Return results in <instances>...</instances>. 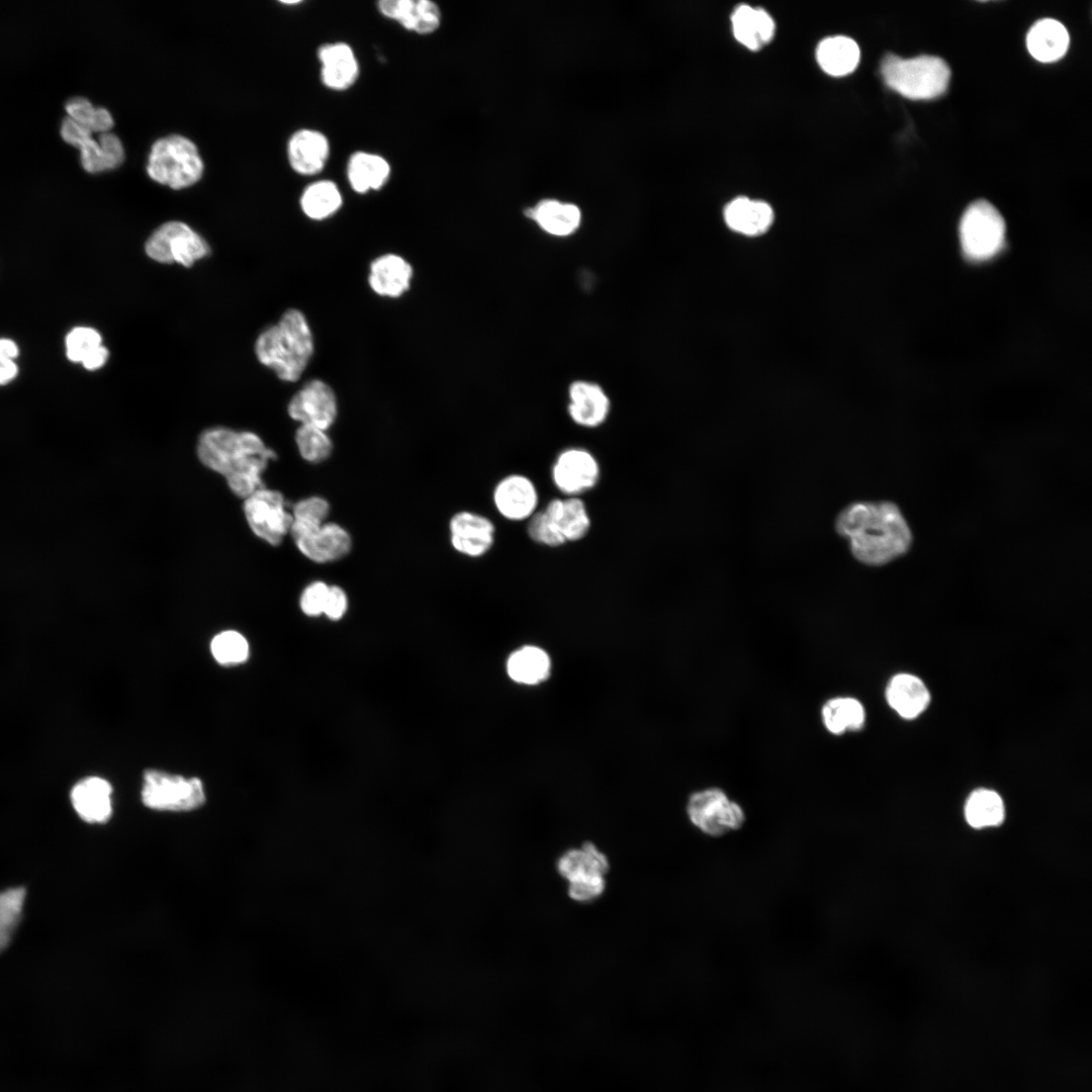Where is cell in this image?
Wrapping results in <instances>:
<instances>
[{
  "label": "cell",
  "instance_id": "6da1fadb",
  "mask_svg": "<svg viewBox=\"0 0 1092 1092\" xmlns=\"http://www.w3.org/2000/svg\"><path fill=\"white\" fill-rule=\"evenodd\" d=\"M837 533L849 543L862 564L882 566L905 555L912 532L900 509L891 502H856L836 518Z\"/></svg>",
  "mask_w": 1092,
  "mask_h": 1092
},
{
  "label": "cell",
  "instance_id": "7a4b0ae2",
  "mask_svg": "<svg viewBox=\"0 0 1092 1092\" xmlns=\"http://www.w3.org/2000/svg\"><path fill=\"white\" fill-rule=\"evenodd\" d=\"M197 455L203 465L221 474L232 491L246 498L264 487L262 473L275 452L252 432L212 428L202 433Z\"/></svg>",
  "mask_w": 1092,
  "mask_h": 1092
},
{
  "label": "cell",
  "instance_id": "3957f363",
  "mask_svg": "<svg viewBox=\"0 0 1092 1092\" xmlns=\"http://www.w3.org/2000/svg\"><path fill=\"white\" fill-rule=\"evenodd\" d=\"M313 338L304 314L288 309L263 331L255 344L258 360L284 381H296L313 354Z\"/></svg>",
  "mask_w": 1092,
  "mask_h": 1092
},
{
  "label": "cell",
  "instance_id": "277c9868",
  "mask_svg": "<svg viewBox=\"0 0 1092 1092\" xmlns=\"http://www.w3.org/2000/svg\"><path fill=\"white\" fill-rule=\"evenodd\" d=\"M882 77L889 88L913 100L932 99L947 88L950 70L938 57L903 59L888 54L881 64Z\"/></svg>",
  "mask_w": 1092,
  "mask_h": 1092
},
{
  "label": "cell",
  "instance_id": "5b68a950",
  "mask_svg": "<svg viewBox=\"0 0 1092 1092\" xmlns=\"http://www.w3.org/2000/svg\"><path fill=\"white\" fill-rule=\"evenodd\" d=\"M204 165L196 145L181 134L158 139L148 157L147 173L155 182L179 190L202 177Z\"/></svg>",
  "mask_w": 1092,
  "mask_h": 1092
},
{
  "label": "cell",
  "instance_id": "8992f818",
  "mask_svg": "<svg viewBox=\"0 0 1092 1092\" xmlns=\"http://www.w3.org/2000/svg\"><path fill=\"white\" fill-rule=\"evenodd\" d=\"M1006 225L997 208L986 200H977L965 210L959 236L962 251L971 261L993 258L1005 244Z\"/></svg>",
  "mask_w": 1092,
  "mask_h": 1092
},
{
  "label": "cell",
  "instance_id": "52a82bcc",
  "mask_svg": "<svg viewBox=\"0 0 1092 1092\" xmlns=\"http://www.w3.org/2000/svg\"><path fill=\"white\" fill-rule=\"evenodd\" d=\"M557 870L568 882V895L577 902H590L606 889L607 856L592 842L566 850L557 860Z\"/></svg>",
  "mask_w": 1092,
  "mask_h": 1092
},
{
  "label": "cell",
  "instance_id": "ba28073f",
  "mask_svg": "<svg viewBox=\"0 0 1092 1092\" xmlns=\"http://www.w3.org/2000/svg\"><path fill=\"white\" fill-rule=\"evenodd\" d=\"M141 797L146 807L160 811L186 812L205 803L200 779H186L158 769L145 771Z\"/></svg>",
  "mask_w": 1092,
  "mask_h": 1092
},
{
  "label": "cell",
  "instance_id": "9c48e42d",
  "mask_svg": "<svg viewBox=\"0 0 1092 1092\" xmlns=\"http://www.w3.org/2000/svg\"><path fill=\"white\" fill-rule=\"evenodd\" d=\"M687 813L691 823L711 837L736 831L745 821L743 808L719 788H708L692 794Z\"/></svg>",
  "mask_w": 1092,
  "mask_h": 1092
},
{
  "label": "cell",
  "instance_id": "30bf717a",
  "mask_svg": "<svg viewBox=\"0 0 1092 1092\" xmlns=\"http://www.w3.org/2000/svg\"><path fill=\"white\" fill-rule=\"evenodd\" d=\"M147 255L163 264L190 267L209 253L206 241L188 224L171 220L160 225L147 240Z\"/></svg>",
  "mask_w": 1092,
  "mask_h": 1092
},
{
  "label": "cell",
  "instance_id": "8fae6325",
  "mask_svg": "<svg viewBox=\"0 0 1092 1092\" xmlns=\"http://www.w3.org/2000/svg\"><path fill=\"white\" fill-rule=\"evenodd\" d=\"M289 534L299 552L318 564L338 561L352 549L350 533L334 522L317 525L293 520Z\"/></svg>",
  "mask_w": 1092,
  "mask_h": 1092
},
{
  "label": "cell",
  "instance_id": "7c38bea8",
  "mask_svg": "<svg viewBox=\"0 0 1092 1092\" xmlns=\"http://www.w3.org/2000/svg\"><path fill=\"white\" fill-rule=\"evenodd\" d=\"M244 514L253 533L272 546L282 542L293 521L282 493L265 486L245 498Z\"/></svg>",
  "mask_w": 1092,
  "mask_h": 1092
},
{
  "label": "cell",
  "instance_id": "4fadbf2b",
  "mask_svg": "<svg viewBox=\"0 0 1092 1092\" xmlns=\"http://www.w3.org/2000/svg\"><path fill=\"white\" fill-rule=\"evenodd\" d=\"M60 131L64 141L80 149L82 166L89 173L116 169L124 161L123 145L113 132H102L96 141L91 131L68 116L63 118Z\"/></svg>",
  "mask_w": 1092,
  "mask_h": 1092
},
{
  "label": "cell",
  "instance_id": "5bb4252c",
  "mask_svg": "<svg viewBox=\"0 0 1092 1092\" xmlns=\"http://www.w3.org/2000/svg\"><path fill=\"white\" fill-rule=\"evenodd\" d=\"M601 467L595 455L582 447H568L558 453L552 467L554 486L566 496H579L597 486Z\"/></svg>",
  "mask_w": 1092,
  "mask_h": 1092
},
{
  "label": "cell",
  "instance_id": "9a60e30c",
  "mask_svg": "<svg viewBox=\"0 0 1092 1092\" xmlns=\"http://www.w3.org/2000/svg\"><path fill=\"white\" fill-rule=\"evenodd\" d=\"M287 413L300 425H310L327 431L338 416L336 394L328 383L313 379L292 396Z\"/></svg>",
  "mask_w": 1092,
  "mask_h": 1092
},
{
  "label": "cell",
  "instance_id": "2e32d148",
  "mask_svg": "<svg viewBox=\"0 0 1092 1092\" xmlns=\"http://www.w3.org/2000/svg\"><path fill=\"white\" fill-rule=\"evenodd\" d=\"M497 513L508 521H528L536 512L539 494L535 483L526 475L512 473L503 477L492 492Z\"/></svg>",
  "mask_w": 1092,
  "mask_h": 1092
},
{
  "label": "cell",
  "instance_id": "e0dca14e",
  "mask_svg": "<svg viewBox=\"0 0 1092 1092\" xmlns=\"http://www.w3.org/2000/svg\"><path fill=\"white\" fill-rule=\"evenodd\" d=\"M450 542L458 553L478 558L485 555L494 544L495 526L487 517L460 511L449 522Z\"/></svg>",
  "mask_w": 1092,
  "mask_h": 1092
},
{
  "label": "cell",
  "instance_id": "ac0fdd59",
  "mask_svg": "<svg viewBox=\"0 0 1092 1092\" xmlns=\"http://www.w3.org/2000/svg\"><path fill=\"white\" fill-rule=\"evenodd\" d=\"M321 81L334 91H345L358 81L360 66L354 50L344 41L328 42L316 52Z\"/></svg>",
  "mask_w": 1092,
  "mask_h": 1092
},
{
  "label": "cell",
  "instance_id": "d6986e66",
  "mask_svg": "<svg viewBox=\"0 0 1092 1092\" xmlns=\"http://www.w3.org/2000/svg\"><path fill=\"white\" fill-rule=\"evenodd\" d=\"M377 9L385 18L421 35L434 33L442 22L440 7L430 0H381Z\"/></svg>",
  "mask_w": 1092,
  "mask_h": 1092
},
{
  "label": "cell",
  "instance_id": "ffe728a7",
  "mask_svg": "<svg viewBox=\"0 0 1092 1092\" xmlns=\"http://www.w3.org/2000/svg\"><path fill=\"white\" fill-rule=\"evenodd\" d=\"M331 155V145L322 131L301 128L292 133L287 143V158L297 174L313 176L321 173Z\"/></svg>",
  "mask_w": 1092,
  "mask_h": 1092
},
{
  "label": "cell",
  "instance_id": "44dd1931",
  "mask_svg": "<svg viewBox=\"0 0 1092 1092\" xmlns=\"http://www.w3.org/2000/svg\"><path fill=\"white\" fill-rule=\"evenodd\" d=\"M111 784L100 777L79 781L70 794L74 810L87 823H104L111 817Z\"/></svg>",
  "mask_w": 1092,
  "mask_h": 1092
},
{
  "label": "cell",
  "instance_id": "7402d4cb",
  "mask_svg": "<svg viewBox=\"0 0 1092 1092\" xmlns=\"http://www.w3.org/2000/svg\"><path fill=\"white\" fill-rule=\"evenodd\" d=\"M567 412L570 419L583 428H597L606 422L610 399L603 388L588 381H574L568 389Z\"/></svg>",
  "mask_w": 1092,
  "mask_h": 1092
},
{
  "label": "cell",
  "instance_id": "603a6c76",
  "mask_svg": "<svg viewBox=\"0 0 1092 1092\" xmlns=\"http://www.w3.org/2000/svg\"><path fill=\"white\" fill-rule=\"evenodd\" d=\"M413 268L402 257L385 254L376 258L370 265L368 283L380 296L398 297L411 285Z\"/></svg>",
  "mask_w": 1092,
  "mask_h": 1092
},
{
  "label": "cell",
  "instance_id": "cb8c5ba5",
  "mask_svg": "<svg viewBox=\"0 0 1092 1092\" xmlns=\"http://www.w3.org/2000/svg\"><path fill=\"white\" fill-rule=\"evenodd\" d=\"M543 511L566 543L579 541L589 532L590 517L579 496L552 498Z\"/></svg>",
  "mask_w": 1092,
  "mask_h": 1092
},
{
  "label": "cell",
  "instance_id": "d4e9b609",
  "mask_svg": "<svg viewBox=\"0 0 1092 1092\" xmlns=\"http://www.w3.org/2000/svg\"><path fill=\"white\" fill-rule=\"evenodd\" d=\"M886 699L889 706L902 718L913 719L929 705L930 693L916 675L899 673L889 681Z\"/></svg>",
  "mask_w": 1092,
  "mask_h": 1092
},
{
  "label": "cell",
  "instance_id": "484cf974",
  "mask_svg": "<svg viewBox=\"0 0 1092 1092\" xmlns=\"http://www.w3.org/2000/svg\"><path fill=\"white\" fill-rule=\"evenodd\" d=\"M390 175L389 162L377 154L357 151L350 156L347 163L348 182L359 194L381 190L389 181Z\"/></svg>",
  "mask_w": 1092,
  "mask_h": 1092
},
{
  "label": "cell",
  "instance_id": "4316f807",
  "mask_svg": "<svg viewBox=\"0 0 1092 1092\" xmlns=\"http://www.w3.org/2000/svg\"><path fill=\"white\" fill-rule=\"evenodd\" d=\"M724 219L726 224L736 233L758 236L765 233L771 225L774 211L764 201L741 196L726 205Z\"/></svg>",
  "mask_w": 1092,
  "mask_h": 1092
},
{
  "label": "cell",
  "instance_id": "83f0119b",
  "mask_svg": "<svg viewBox=\"0 0 1092 1092\" xmlns=\"http://www.w3.org/2000/svg\"><path fill=\"white\" fill-rule=\"evenodd\" d=\"M1070 37L1066 27L1052 18L1035 22L1026 36V46L1030 55L1042 63L1061 59L1067 52Z\"/></svg>",
  "mask_w": 1092,
  "mask_h": 1092
},
{
  "label": "cell",
  "instance_id": "f1b7e54d",
  "mask_svg": "<svg viewBox=\"0 0 1092 1092\" xmlns=\"http://www.w3.org/2000/svg\"><path fill=\"white\" fill-rule=\"evenodd\" d=\"M731 22L735 38L753 51L767 43L776 28L772 18L765 10L748 5L737 7L731 15Z\"/></svg>",
  "mask_w": 1092,
  "mask_h": 1092
},
{
  "label": "cell",
  "instance_id": "f546056e",
  "mask_svg": "<svg viewBox=\"0 0 1092 1092\" xmlns=\"http://www.w3.org/2000/svg\"><path fill=\"white\" fill-rule=\"evenodd\" d=\"M527 214L544 232L556 237L573 234L581 220V213L576 205L553 199L542 200L528 209Z\"/></svg>",
  "mask_w": 1092,
  "mask_h": 1092
},
{
  "label": "cell",
  "instance_id": "4dcf8cb0",
  "mask_svg": "<svg viewBox=\"0 0 1092 1092\" xmlns=\"http://www.w3.org/2000/svg\"><path fill=\"white\" fill-rule=\"evenodd\" d=\"M821 69L835 77L850 74L858 65L860 52L857 43L844 35L823 39L816 52Z\"/></svg>",
  "mask_w": 1092,
  "mask_h": 1092
},
{
  "label": "cell",
  "instance_id": "1f68e13d",
  "mask_svg": "<svg viewBox=\"0 0 1092 1092\" xmlns=\"http://www.w3.org/2000/svg\"><path fill=\"white\" fill-rule=\"evenodd\" d=\"M551 661L542 648L527 645L514 651L507 661V672L516 682L537 685L550 674Z\"/></svg>",
  "mask_w": 1092,
  "mask_h": 1092
},
{
  "label": "cell",
  "instance_id": "d6a6232c",
  "mask_svg": "<svg viewBox=\"0 0 1092 1092\" xmlns=\"http://www.w3.org/2000/svg\"><path fill=\"white\" fill-rule=\"evenodd\" d=\"M825 728L834 735L861 729L866 722L862 704L852 697H835L828 700L821 710Z\"/></svg>",
  "mask_w": 1092,
  "mask_h": 1092
},
{
  "label": "cell",
  "instance_id": "836d02e7",
  "mask_svg": "<svg viewBox=\"0 0 1092 1092\" xmlns=\"http://www.w3.org/2000/svg\"><path fill=\"white\" fill-rule=\"evenodd\" d=\"M343 204V196L338 185L331 180H318L310 183L300 197L303 213L314 220H323L334 215Z\"/></svg>",
  "mask_w": 1092,
  "mask_h": 1092
},
{
  "label": "cell",
  "instance_id": "e575fe53",
  "mask_svg": "<svg viewBox=\"0 0 1092 1092\" xmlns=\"http://www.w3.org/2000/svg\"><path fill=\"white\" fill-rule=\"evenodd\" d=\"M965 815L972 827L997 826L1002 823L1005 815L1003 800L995 791L979 789L967 800Z\"/></svg>",
  "mask_w": 1092,
  "mask_h": 1092
},
{
  "label": "cell",
  "instance_id": "d590c367",
  "mask_svg": "<svg viewBox=\"0 0 1092 1092\" xmlns=\"http://www.w3.org/2000/svg\"><path fill=\"white\" fill-rule=\"evenodd\" d=\"M68 117L91 132H107L114 125V120L104 107H95L87 98L71 97L65 104Z\"/></svg>",
  "mask_w": 1092,
  "mask_h": 1092
},
{
  "label": "cell",
  "instance_id": "8d00e7d4",
  "mask_svg": "<svg viewBox=\"0 0 1092 1092\" xmlns=\"http://www.w3.org/2000/svg\"><path fill=\"white\" fill-rule=\"evenodd\" d=\"M25 898L24 887L0 892V951L8 945L13 936L22 916Z\"/></svg>",
  "mask_w": 1092,
  "mask_h": 1092
},
{
  "label": "cell",
  "instance_id": "74e56055",
  "mask_svg": "<svg viewBox=\"0 0 1092 1092\" xmlns=\"http://www.w3.org/2000/svg\"><path fill=\"white\" fill-rule=\"evenodd\" d=\"M294 438L300 456L307 462H323L333 452V442L327 431L321 428L300 425Z\"/></svg>",
  "mask_w": 1092,
  "mask_h": 1092
},
{
  "label": "cell",
  "instance_id": "f35d334b",
  "mask_svg": "<svg viewBox=\"0 0 1092 1092\" xmlns=\"http://www.w3.org/2000/svg\"><path fill=\"white\" fill-rule=\"evenodd\" d=\"M210 651L217 663L231 666L245 662L249 657L250 647L243 634L225 630L212 638Z\"/></svg>",
  "mask_w": 1092,
  "mask_h": 1092
},
{
  "label": "cell",
  "instance_id": "ab89813d",
  "mask_svg": "<svg viewBox=\"0 0 1092 1092\" xmlns=\"http://www.w3.org/2000/svg\"><path fill=\"white\" fill-rule=\"evenodd\" d=\"M102 345L100 334L89 327L74 328L66 338V353L72 362L82 361Z\"/></svg>",
  "mask_w": 1092,
  "mask_h": 1092
},
{
  "label": "cell",
  "instance_id": "60d3db41",
  "mask_svg": "<svg viewBox=\"0 0 1092 1092\" xmlns=\"http://www.w3.org/2000/svg\"><path fill=\"white\" fill-rule=\"evenodd\" d=\"M527 533L531 540L547 547H560L566 543L544 511H537L528 520Z\"/></svg>",
  "mask_w": 1092,
  "mask_h": 1092
},
{
  "label": "cell",
  "instance_id": "b9f144b4",
  "mask_svg": "<svg viewBox=\"0 0 1092 1092\" xmlns=\"http://www.w3.org/2000/svg\"><path fill=\"white\" fill-rule=\"evenodd\" d=\"M330 511V504L325 497L311 495L298 500L291 514L295 521L321 525L327 522Z\"/></svg>",
  "mask_w": 1092,
  "mask_h": 1092
},
{
  "label": "cell",
  "instance_id": "7bdbcfd3",
  "mask_svg": "<svg viewBox=\"0 0 1092 1092\" xmlns=\"http://www.w3.org/2000/svg\"><path fill=\"white\" fill-rule=\"evenodd\" d=\"M330 584L323 580L310 582L300 595L299 606L304 615L317 617L324 614Z\"/></svg>",
  "mask_w": 1092,
  "mask_h": 1092
},
{
  "label": "cell",
  "instance_id": "ee69618b",
  "mask_svg": "<svg viewBox=\"0 0 1092 1092\" xmlns=\"http://www.w3.org/2000/svg\"><path fill=\"white\" fill-rule=\"evenodd\" d=\"M347 610L348 596L346 592L339 585H330L323 615L332 621H339L345 616Z\"/></svg>",
  "mask_w": 1092,
  "mask_h": 1092
},
{
  "label": "cell",
  "instance_id": "f6af8a7d",
  "mask_svg": "<svg viewBox=\"0 0 1092 1092\" xmlns=\"http://www.w3.org/2000/svg\"><path fill=\"white\" fill-rule=\"evenodd\" d=\"M108 356H109V353H108L107 348L104 347L103 345H101L96 350H94L91 354H89L82 361L81 364L87 370H96V369L101 368L106 363V361L108 359Z\"/></svg>",
  "mask_w": 1092,
  "mask_h": 1092
},
{
  "label": "cell",
  "instance_id": "bcb514c9",
  "mask_svg": "<svg viewBox=\"0 0 1092 1092\" xmlns=\"http://www.w3.org/2000/svg\"><path fill=\"white\" fill-rule=\"evenodd\" d=\"M18 373L17 365L14 360L0 359V385H4L13 380Z\"/></svg>",
  "mask_w": 1092,
  "mask_h": 1092
},
{
  "label": "cell",
  "instance_id": "7dc6e473",
  "mask_svg": "<svg viewBox=\"0 0 1092 1092\" xmlns=\"http://www.w3.org/2000/svg\"><path fill=\"white\" fill-rule=\"evenodd\" d=\"M18 356V347L9 339H0V359L14 360Z\"/></svg>",
  "mask_w": 1092,
  "mask_h": 1092
},
{
  "label": "cell",
  "instance_id": "c3c4849f",
  "mask_svg": "<svg viewBox=\"0 0 1092 1092\" xmlns=\"http://www.w3.org/2000/svg\"><path fill=\"white\" fill-rule=\"evenodd\" d=\"M284 4H298L299 1H282Z\"/></svg>",
  "mask_w": 1092,
  "mask_h": 1092
}]
</instances>
